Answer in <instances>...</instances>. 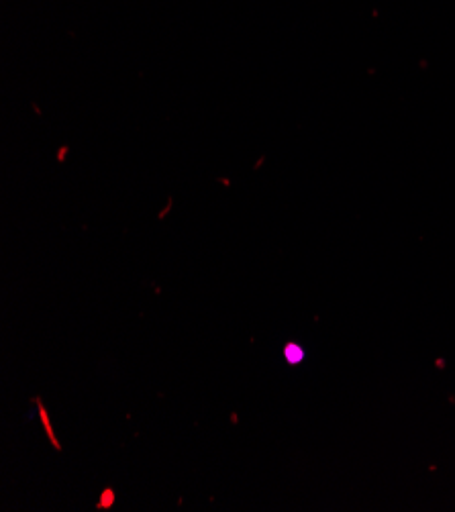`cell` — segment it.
I'll return each instance as SVG.
<instances>
[{"instance_id": "cell-1", "label": "cell", "mask_w": 455, "mask_h": 512, "mask_svg": "<svg viewBox=\"0 0 455 512\" xmlns=\"http://www.w3.org/2000/svg\"><path fill=\"white\" fill-rule=\"evenodd\" d=\"M286 357L290 360V364H298L300 357H302V351L298 345H288L286 347Z\"/></svg>"}]
</instances>
